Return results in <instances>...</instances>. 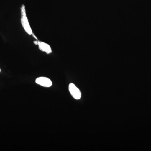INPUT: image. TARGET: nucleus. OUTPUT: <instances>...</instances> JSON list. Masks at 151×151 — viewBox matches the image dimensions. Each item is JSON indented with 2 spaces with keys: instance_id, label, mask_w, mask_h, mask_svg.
<instances>
[{
  "instance_id": "f03ea898",
  "label": "nucleus",
  "mask_w": 151,
  "mask_h": 151,
  "mask_svg": "<svg viewBox=\"0 0 151 151\" xmlns=\"http://www.w3.org/2000/svg\"><path fill=\"white\" fill-rule=\"evenodd\" d=\"M70 94L76 100H79L81 97V92L79 89L73 83H70L68 86Z\"/></svg>"
},
{
  "instance_id": "f257e3e1",
  "label": "nucleus",
  "mask_w": 151,
  "mask_h": 151,
  "mask_svg": "<svg viewBox=\"0 0 151 151\" xmlns=\"http://www.w3.org/2000/svg\"><path fill=\"white\" fill-rule=\"evenodd\" d=\"M21 23L26 32L29 35L32 34V31L29 22L28 20L26 13L25 8L24 5H22L21 7Z\"/></svg>"
},
{
  "instance_id": "7ed1b4c3",
  "label": "nucleus",
  "mask_w": 151,
  "mask_h": 151,
  "mask_svg": "<svg viewBox=\"0 0 151 151\" xmlns=\"http://www.w3.org/2000/svg\"><path fill=\"white\" fill-rule=\"evenodd\" d=\"M36 83L44 87H49L52 85V82L49 78L45 77H40L36 79Z\"/></svg>"
},
{
  "instance_id": "20e7f679",
  "label": "nucleus",
  "mask_w": 151,
  "mask_h": 151,
  "mask_svg": "<svg viewBox=\"0 0 151 151\" xmlns=\"http://www.w3.org/2000/svg\"><path fill=\"white\" fill-rule=\"evenodd\" d=\"M37 45H38L39 48L40 50L46 52L47 54H50L52 52L50 46L45 42L38 41Z\"/></svg>"
},
{
  "instance_id": "39448f33",
  "label": "nucleus",
  "mask_w": 151,
  "mask_h": 151,
  "mask_svg": "<svg viewBox=\"0 0 151 151\" xmlns=\"http://www.w3.org/2000/svg\"><path fill=\"white\" fill-rule=\"evenodd\" d=\"M1 69H0V72H1Z\"/></svg>"
}]
</instances>
